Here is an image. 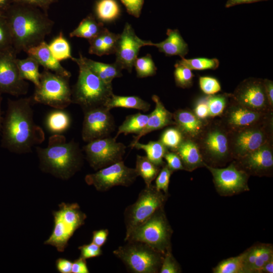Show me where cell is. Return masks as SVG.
Returning a JSON list of instances; mask_svg holds the SVG:
<instances>
[{
    "label": "cell",
    "mask_w": 273,
    "mask_h": 273,
    "mask_svg": "<svg viewBox=\"0 0 273 273\" xmlns=\"http://www.w3.org/2000/svg\"><path fill=\"white\" fill-rule=\"evenodd\" d=\"M125 7L127 12L135 18L141 14L144 0H120Z\"/></svg>",
    "instance_id": "obj_51"
},
{
    "label": "cell",
    "mask_w": 273,
    "mask_h": 273,
    "mask_svg": "<svg viewBox=\"0 0 273 273\" xmlns=\"http://www.w3.org/2000/svg\"><path fill=\"white\" fill-rule=\"evenodd\" d=\"M236 160L235 165L248 174L262 176L270 174L273 168L272 142Z\"/></svg>",
    "instance_id": "obj_20"
},
{
    "label": "cell",
    "mask_w": 273,
    "mask_h": 273,
    "mask_svg": "<svg viewBox=\"0 0 273 273\" xmlns=\"http://www.w3.org/2000/svg\"><path fill=\"white\" fill-rule=\"evenodd\" d=\"M105 107L84 111L81 136L85 142L110 136L115 130L114 118Z\"/></svg>",
    "instance_id": "obj_17"
},
{
    "label": "cell",
    "mask_w": 273,
    "mask_h": 273,
    "mask_svg": "<svg viewBox=\"0 0 273 273\" xmlns=\"http://www.w3.org/2000/svg\"><path fill=\"white\" fill-rule=\"evenodd\" d=\"M53 214V232L44 243L55 247L59 252H63L75 231L84 224L86 216L77 203H62L59 210Z\"/></svg>",
    "instance_id": "obj_9"
},
{
    "label": "cell",
    "mask_w": 273,
    "mask_h": 273,
    "mask_svg": "<svg viewBox=\"0 0 273 273\" xmlns=\"http://www.w3.org/2000/svg\"><path fill=\"white\" fill-rule=\"evenodd\" d=\"M32 97L9 100L1 129V146L17 154L30 152L45 139L43 129L34 122Z\"/></svg>",
    "instance_id": "obj_1"
},
{
    "label": "cell",
    "mask_w": 273,
    "mask_h": 273,
    "mask_svg": "<svg viewBox=\"0 0 273 273\" xmlns=\"http://www.w3.org/2000/svg\"><path fill=\"white\" fill-rule=\"evenodd\" d=\"M152 41L141 39L135 33L132 26L126 23L119 37L115 54L116 62L122 69L130 73L138 58L140 49L151 46Z\"/></svg>",
    "instance_id": "obj_18"
},
{
    "label": "cell",
    "mask_w": 273,
    "mask_h": 273,
    "mask_svg": "<svg viewBox=\"0 0 273 273\" xmlns=\"http://www.w3.org/2000/svg\"><path fill=\"white\" fill-rule=\"evenodd\" d=\"M152 100L155 104L154 110L149 114L147 123L139 134L134 136L133 140L129 146H132L144 135L153 131L162 129L171 125H175L173 118V113L169 112L164 106L159 97L154 95L152 97Z\"/></svg>",
    "instance_id": "obj_21"
},
{
    "label": "cell",
    "mask_w": 273,
    "mask_h": 273,
    "mask_svg": "<svg viewBox=\"0 0 273 273\" xmlns=\"http://www.w3.org/2000/svg\"><path fill=\"white\" fill-rule=\"evenodd\" d=\"M2 101V97H1V94H0V132H1L2 127V123H3V118L1 114V102Z\"/></svg>",
    "instance_id": "obj_61"
},
{
    "label": "cell",
    "mask_w": 273,
    "mask_h": 273,
    "mask_svg": "<svg viewBox=\"0 0 273 273\" xmlns=\"http://www.w3.org/2000/svg\"><path fill=\"white\" fill-rule=\"evenodd\" d=\"M133 67L135 68L136 76L144 78L152 76L156 74L157 68L150 54L141 58H137Z\"/></svg>",
    "instance_id": "obj_40"
},
{
    "label": "cell",
    "mask_w": 273,
    "mask_h": 273,
    "mask_svg": "<svg viewBox=\"0 0 273 273\" xmlns=\"http://www.w3.org/2000/svg\"><path fill=\"white\" fill-rule=\"evenodd\" d=\"M266 96L270 107L273 108V82L268 79H263Z\"/></svg>",
    "instance_id": "obj_57"
},
{
    "label": "cell",
    "mask_w": 273,
    "mask_h": 273,
    "mask_svg": "<svg viewBox=\"0 0 273 273\" xmlns=\"http://www.w3.org/2000/svg\"><path fill=\"white\" fill-rule=\"evenodd\" d=\"M229 135V131L219 120H210L195 141L204 161L216 164L233 159Z\"/></svg>",
    "instance_id": "obj_6"
},
{
    "label": "cell",
    "mask_w": 273,
    "mask_h": 273,
    "mask_svg": "<svg viewBox=\"0 0 273 273\" xmlns=\"http://www.w3.org/2000/svg\"><path fill=\"white\" fill-rule=\"evenodd\" d=\"M95 11L98 19L103 22L113 21L120 14V8L115 0H99Z\"/></svg>",
    "instance_id": "obj_34"
},
{
    "label": "cell",
    "mask_w": 273,
    "mask_h": 273,
    "mask_svg": "<svg viewBox=\"0 0 273 273\" xmlns=\"http://www.w3.org/2000/svg\"><path fill=\"white\" fill-rule=\"evenodd\" d=\"M133 148L138 150H143L146 153L148 158L160 167L165 163L163 161V157L168 150L159 140L151 141L147 144H142L138 142L131 148Z\"/></svg>",
    "instance_id": "obj_29"
},
{
    "label": "cell",
    "mask_w": 273,
    "mask_h": 273,
    "mask_svg": "<svg viewBox=\"0 0 273 273\" xmlns=\"http://www.w3.org/2000/svg\"><path fill=\"white\" fill-rule=\"evenodd\" d=\"M69 78L44 69L39 84L35 86L33 101L56 108L64 109L72 103Z\"/></svg>",
    "instance_id": "obj_8"
},
{
    "label": "cell",
    "mask_w": 273,
    "mask_h": 273,
    "mask_svg": "<svg viewBox=\"0 0 273 273\" xmlns=\"http://www.w3.org/2000/svg\"><path fill=\"white\" fill-rule=\"evenodd\" d=\"M101 33L93 38L88 40L89 43L88 53L89 54L98 56L106 55Z\"/></svg>",
    "instance_id": "obj_50"
},
{
    "label": "cell",
    "mask_w": 273,
    "mask_h": 273,
    "mask_svg": "<svg viewBox=\"0 0 273 273\" xmlns=\"http://www.w3.org/2000/svg\"><path fill=\"white\" fill-rule=\"evenodd\" d=\"M1 14V13H0Z\"/></svg>",
    "instance_id": "obj_62"
},
{
    "label": "cell",
    "mask_w": 273,
    "mask_h": 273,
    "mask_svg": "<svg viewBox=\"0 0 273 273\" xmlns=\"http://www.w3.org/2000/svg\"><path fill=\"white\" fill-rule=\"evenodd\" d=\"M149 117V114L138 113L126 117L122 123L118 127V131L114 138L117 139L119 135L130 133L139 134L145 127Z\"/></svg>",
    "instance_id": "obj_30"
},
{
    "label": "cell",
    "mask_w": 273,
    "mask_h": 273,
    "mask_svg": "<svg viewBox=\"0 0 273 273\" xmlns=\"http://www.w3.org/2000/svg\"><path fill=\"white\" fill-rule=\"evenodd\" d=\"M106 55L115 54L119 34H116L104 28L101 33Z\"/></svg>",
    "instance_id": "obj_46"
},
{
    "label": "cell",
    "mask_w": 273,
    "mask_h": 273,
    "mask_svg": "<svg viewBox=\"0 0 273 273\" xmlns=\"http://www.w3.org/2000/svg\"><path fill=\"white\" fill-rule=\"evenodd\" d=\"M13 49L0 53V94L15 96L27 93L28 84L20 76Z\"/></svg>",
    "instance_id": "obj_16"
},
{
    "label": "cell",
    "mask_w": 273,
    "mask_h": 273,
    "mask_svg": "<svg viewBox=\"0 0 273 273\" xmlns=\"http://www.w3.org/2000/svg\"><path fill=\"white\" fill-rule=\"evenodd\" d=\"M176 125L183 132L185 138L196 141L210 121L199 118L189 109H178L173 113Z\"/></svg>",
    "instance_id": "obj_22"
},
{
    "label": "cell",
    "mask_w": 273,
    "mask_h": 273,
    "mask_svg": "<svg viewBox=\"0 0 273 273\" xmlns=\"http://www.w3.org/2000/svg\"><path fill=\"white\" fill-rule=\"evenodd\" d=\"M173 171L170 169L166 163L162 167L156 177L155 187L158 191L168 195L170 178Z\"/></svg>",
    "instance_id": "obj_44"
},
{
    "label": "cell",
    "mask_w": 273,
    "mask_h": 273,
    "mask_svg": "<svg viewBox=\"0 0 273 273\" xmlns=\"http://www.w3.org/2000/svg\"><path fill=\"white\" fill-rule=\"evenodd\" d=\"M261 272L272 273L273 272V258L270 259L263 266Z\"/></svg>",
    "instance_id": "obj_60"
},
{
    "label": "cell",
    "mask_w": 273,
    "mask_h": 273,
    "mask_svg": "<svg viewBox=\"0 0 273 273\" xmlns=\"http://www.w3.org/2000/svg\"><path fill=\"white\" fill-rule=\"evenodd\" d=\"M13 49L11 31L4 15L0 14V53Z\"/></svg>",
    "instance_id": "obj_43"
},
{
    "label": "cell",
    "mask_w": 273,
    "mask_h": 273,
    "mask_svg": "<svg viewBox=\"0 0 273 273\" xmlns=\"http://www.w3.org/2000/svg\"><path fill=\"white\" fill-rule=\"evenodd\" d=\"M272 117L257 124L229 131L233 158L237 159L272 142Z\"/></svg>",
    "instance_id": "obj_11"
},
{
    "label": "cell",
    "mask_w": 273,
    "mask_h": 273,
    "mask_svg": "<svg viewBox=\"0 0 273 273\" xmlns=\"http://www.w3.org/2000/svg\"><path fill=\"white\" fill-rule=\"evenodd\" d=\"M87 66L104 82L112 84V80L122 76V68L116 63L106 64L96 61L83 56Z\"/></svg>",
    "instance_id": "obj_26"
},
{
    "label": "cell",
    "mask_w": 273,
    "mask_h": 273,
    "mask_svg": "<svg viewBox=\"0 0 273 273\" xmlns=\"http://www.w3.org/2000/svg\"><path fill=\"white\" fill-rule=\"evenodd\" d=\"M231 99L237 104L258 112L272 113L264 89L263 79L249 78L241 82Z\"/></svg>",
    "instance_id": "obj_14"
},
{
    "label": "cell",
    "mask_w": 273,
    "mask_h": 273,
    "mask_svg": "<svg viewBox=\"0 0 273 273\" xmlns=\"http://www.w3.org/2000/svg\"><path fill=\"white\" fill-rule=\"evenodd\" d=\"M40 167L44 172L63 179L72 176L83 164V155L79 145L67 142L61 134H54L48 146L36 147Z\"/></svg>",
    "instance_id": "obj_3"
},
{
    "label": "cell",
    "mask_w": 273,
    "mask_h": 273,
    "mask_svg": "<svg viewBox=\"0 0 273 273\" xmlns=\"http://www.w3.org/2000/svg\"><path fill=\"white\" fill-rule=\"evenodd\" d=\"M57 0H15V3L37 7L47 12L50 6Z\"/></svg>",
    "instance_id": "obj_53"
},
{
    "label": "cell",
    "mask_w": 273,
    "mask_h": 273,
    "mask_svg": "<svg viewBox=\"0 0 273 273\" xmlns=\"http://www.w3.org/2000/svg\"><path fill=\"white\" fill-rule=\"evenodd\" d=\"M4 15L11 31L13 49L16 54L26 52L44 41L54 24L47 12L23 4L14 3Z\"/></svg>",
    "instance_id": "obj_2"
},
{
    "label": "cell",
    "mask_w": 273,
    "mask_h": 273,
    "mask_svg": "<svg viewBox=\"0 0 273 273\" xmlns=\"http://www.w3.org/2000/svg\"><path fill=\"white\" fill-rule=\"evenodd\" d=\"M172 234V230L162 207L135 229L126 241H140L164 254L171 249Z\"/></svg>",
    "instance_id": "obj_10"
},
{
    "label": "cell",
    "mask_w": 273,
    "mask_h": 273,
    "mask_svg": "<svg viewBox=\"0 0 273 273\" xmlns=\"http://www.w3.org/2000/svg\"><path fill=\"white\" fill-rule=\"evenodd\" d=\"M163 158L166 162V165L173 172L184 170L181 160L176 152L168 150L164 154Z\"/></svg>",
    "instance_id": "obj_48"
},
{
    "label": "cell",
    "mask_w": 273,
    "mask_h": 273,
    "mask_svg": "<svg viewBox=\"0 0 273 273\" xmlns=\"http://www.w3.org/2000/svg\"><path fill=\"white\" fill-rule=\"evenodd\" d=\"M214 273H244L243 254L224 259L213 269Z\"/></svg>",
    "instance_id": "obj_38"
},
{
    "label": "cell",
    "mask_w": 273,
    "mask_h": 273,
    "mask_svg": "<svg viewBox=\"0 0 273 273\" xmlns=\"http://www.w3.org/2000/svg\"><path fill=\"white\" fill-rule=\"evenodd\" d=\"M167 194L157 190L152 184L146 186L139 194L136 201L128 206L124 212L126 241L138 226L150 218L157 210L163 207Z\"/></svg>",
    "instance_id": "obj_7"
},
{
    "label": "cell",
    "mask_w": 273,
    "mask_h": 273,
    "mask_svg": "<svg viewBox=\"0 0 273 273\" xmlns=\"http://www.w3.org/2000/svg\"><path fill=\"white\" fill-rule=\"evenodd\" d=\"M180 272V267L173 257L171 249H168L164 254L159 272L179 273Z\"/></svg>",
    "instance_id": "obj_45"
},
{
    "label": "cell",
    "mask_w": 273,
    "mask_h": 273,
    "mask_svg": "<svg viewBox=\"0 0 273 273\" xmlns=\"http://www.w3.org/2000/svg\"><path fill=\"white\" fill-rule=\"evenodd\" d=\"M185 139L181 130L174 125L163 131L159 141L168 150L175 152Z\"/></svg>",
    "instance_id": "obj_37"
},
{
    "label": "cell",
    "mask_w": 273,
    "mask_h": 273,
    "mask_svg": "<svg viewBox=\"0 0 273 273\" xmlns=\"http://www.w3.org/2000/svg\"><path fill=\"white\" fill-rule=\"evenodd\" d=\"M264 0H228L225 5L226 8L231 7L237 5L250 3Z\"/></svg>",
    "instance_id": "obj_59"
},
{
    "label": "cell",
    "mask_w": 273,
    "mask_h": 273,
    "mask_svg": "<svg viewBox=\"0 0 273 273\" xmlns=\"http://www.w3.org/2000/svg\"><path fill=\"white\" fill-rule=\"evenodd\" d=\"M69 115L62 109H57L50 113L46 120L48 129L54 134H61L70 126Z\"/></svg>",
    "instance_id": "obj_32"
},
{
    "label": "cell",
    "mask_w": 273,
    "mask_h": 273,
    "mask_svg": "<svg viewBox=\"0 0 273 273\" xmlns=\"http://www.w3.org/2000/svg\"><path fill=\"white\" fill-rule=\"evenodd\" d=\"M220 117V121L229 131H231L264 121L272 117V113H265L252 110L237 104L230 97Z\"/></svg>",
    "instance_id": "obj_19"
},
{
    "label": "cell",
    "mask_w": 273,
    "mask_h": 273,
    "mask_svg": "<svg viewBox=\"0 0 273 273\" xmlns=\"http://www.w3.org/2000/svg\"><path fill=\"white\" fill-rule=\"evenodd\" d=\"M205 166L211 173L215 188L219 194L231 196L248 191L249 174L232 163L225 168Z\"/></svg>",
    "instance_id": "obj_15"
},
{
    "label": "cell",
    "mask_w": 273,
    "mask_h": 273,
    "mask_svg": "<svg viewBox=\"0 0 273 273\" xmlns=\"http://www.w3.org/2000/svg\"><path fill=\"white\" fill-rule=\"evenodd\" d=\"M135 169L138 176H140L143 179L146 186H149L157 176L160 167L151 161L147 156L138 155Z\"/></svg>",
    "instance_id": "obj_33"
},
{
    "label": "cell",
    "mask_w": 273,
    "mask_h": 273,
    "mask_svg": "<svg viewBox=\"0 0 273 273\" xmlns=\"http://www.w3.org/2000/svg\"><path fill=\"white\" fill-rule=\"evenodd\" d=\"M209 119L220 116L225 110L230 99V94H222L206 97Z\"/></svg>",
    "instance_id": "obj_36"
},
{
    "label": "cell",
    "mask_w": 273,
    "mask_h": 273,
    "mask_svg": "<svg viewBox=\"0 0 273 273\" xmlns=\"http://www.w3.org/2000/svg\"><path fill=\"white\" fill-rule=\"evenodd\" d=\"M88 269L85 259L80 257L72 262V273H88Z\"/></svg>",
    "instance_id": "obj_55"
},
{
    "label": "cell",
    "mask_w": 273,
    "mask_h": 273,
    "mask_svg": "<svg viewBox=\"0 0 273 273\" xmlns=\"http://www.w3.org/2000/svg\"><path fill=\"white\" fill-rule=\"evenodd\" d=\"M201 89L207 95L216 94L221 90L219 81L215 78L209 76H201L199 78Z\"/></svg>",
    "instance_id": "obj_47"
},
{
    "label": "cell",
    "mask_w": 273,
    "mask_h": 273,
    "mask_svg": "<svg viewBox=\"0 0 273 273\" xmlns=\"http://www.w3.org/2000/svg\"><path fill=\"white\" fill-rule=\"evenodd\" d=\"M109 235L107 229H101L93 232L92 242L96 245L101 247L106 242Z\"/></svg>",
    "instance_id": "obj_54"
},
{
    "label": "cell",
    "mask_w": 273,
    "mask_h": 273,
    "mask_svg": "<svg viewBox=\"0 0 273 273\" xmlns=\"http://www.w3.org/2000/svg\"><path fill=\"white\" fill-rule=\"evenodd\" d=\"M26 53L28 56L36 60L44 69L69 78L71 77V73L53 56L45 41L30 48Z\"/></svg>",
    "instance_id": "obj_23"
},
{
    "label": "cell",
    "mask_w": 273,
    "mask_h": 273,
    "mask_svg": "<svg viewBox=\"0 0 273 273\" xmlns=\"http://www.w3.org/2000/svg\"><path fill=\"white\" fill-rule=\"evenodd\" d=\"M193 111L199 118L206 121L210 120L206 97L201 98L196 101Z\"/></svg>",
    "instance_id": "obj_52"
},
{
    "label": "cell",
    "mask_w": 273,
    "mask_h": 273,
    "mask_svg": "<svg viewBox=\"0 0 273 273\" xmlns=\"http://www.w3.org/2000/svg\"><path fill=\"white\" fill-rule=\"evenodd\" d=\"M167 37L163 41L152 42L151 46L157 48L159 51L165 55L179 56L184 58L189 51L188 46L177 29H167Z\"/></svg>",
    "instance_id": "obj_24"
},
{
    "label": "cell",
    "mask_w": 273,
    "mask_h": 273,
    "mask_svg": "<svg viewBox=\"0 0 273 273\" xmlns=\"http://www.w3.org/2000/svg\"><path fill=\"white\" fill-rule=\"evenodd\" d=\"M137 177L135 168L126 166L122 160L86 175L85 180L88 185L94 186L97 191L105 192L115 186L128 187Z\"/></svg>",
    "instance_id": "obj_13"
},
{
    "label": "cell",
    "mask_w": 273,
    "mask_h": 273,
    "mask_svg": "<svg viewBox=\"0 0 273 273\" xmlns=\"http://www.w3.org/2000/svg\"><path fill=\"white\" fill-rule=\"evenodd\" d=\"M191 70H202L215 69L218 68L219 62L216 58H197L187 59L185 58L177 62Z\"/></svg>",
    "instance_id": "obj_39"
},
{
    "label": "cell",
    "mask_w": 273,
    "mask_h": 273,
    "mask_svg": "<svg viewBox=\"0 0 273 273\" xmlns=\"http://www.w3.org/2000/svg\"><path fill=\"white\" fill-rule=\"evenodd\" d=\"M174 71L176 85L181 88H188L192 86L194 76L192 70L176 62Z\"/></svg>",
    "instance_id": "obj_41"
},
{
    "label": "cell",
    "mask_w": 273,
    "mask_h": 273,
    "mask_svg": "<svg viewBox=\"0 0 273 273\" xmlns=\"http://www.w3.org/2000/svg\"><path fill=\"white\" fill-rule=\"evenodd\" d=\"M80 251V256L84 259H89L100 256L102 251L101 247L93 242L80 246L78 247Z\"/></svg>",
    "instance_id": "obj_49"
},
{
    "label": "cell",
    "mask_w": 273,
    "mask_h": 273,
    "mask_svg": "<svg viewBox=\"0 0 273 273\" xmlns=\"http://www.w3.org/2000/svg\"><path fill=\"white\" fill-rule=\"evenodd\" d=\"M175 152L180 157L184 170L191 171L204 166L205 162L195 141L186 138Z\"/></svg>",
    "instance_id": "obj_25"
},
{
    "label": "cell",
    "mask_w": 273,
    "mask_h": 273,
    "mask_svg": "<svg viewBox=\"0 0 273 273\" xmlns=\"http://www.w3.org/2000/svg\"><path fill=\"white\" fill-rule=\"evenodd\" d=\"M57 270L61 273H71L72 262L64 258H59L56 261Z\"/></svg>",
    "instance_id": "obj_56"
},
{
    "label": "cell",
    "mask_w": 273,
    "mask_h": 273,
    "mask_svg": "<svg viewBox=\"0 0 273 273\" xmlns=\"http://www.w3.org/2000/svg\"><path fill=\"white\" fill-rule=\"evenodd\" d=\"M14 3L15 0H0V13L4 15Z\"/></svg>",
    "instance_id": "obj_58"
},
{
    "label": "cell",
    "mask_w": 273,
    "mask_h": 273,
    "mask_svg": "<svg viewBox=\"0 0 273 273\" xmlns=\"http://www.w3.org/2000/svg\"><path fill=\"white\" fill-rule=\"evenodd\" d=\"M150 107V103L139 97L118 96L114 94L105 105V107L110 110L114 108L121 107L137 109L143 112L149 111Z\"/></svg>",
    "instance_id": "obj_27"
},
{
    "label": "cell",
    "mask_w": 273,
    "mask_h": 273,
    "mask_svg": "<svg viewBox=\"0 0 273 273\" xmlns=\"http://www.w3.org/2000/svg\"><path fill=\"white\" fill-rule=\"evenodd\" d=\"M104 28L102 22L97 21L93 15H89L82 19L77 27L70 33L69 36L88 40L99 34Z\"/></svg>",
    "instance_id": "obj_28"
},
{
    "label": "cell",
    "mask_w": 273,
    "mask_h": 273,
    "mask_svg": "<svg viewBox=\"0 0 273 273\" xmlns=\"http://www.w3.org/2000/svg\"><path fill=\"white\" fill-rule=\"evenodd\" d=\"M78 65L77 80L72 90V103L79 105L83 111L105 107L113 94L112 84L104 82L85 64L83 56L71 59Z\"/></svg>",
    "instance_id": "obj_4"
},
{
    "label": "cell",
    "mask_w": 273,
    "mask_h": 273,
    "mask_svg": "<svg viewBox=\"0 0 273 273\" xmlns=\"http://www.w3.org/2000/svg\"><path fill=\"white\" fill-rule=\"evenodd\" d=\"M113 251V254L134 273L159 272L163 253L138 241H127Z\"/></svg>",
    "instance_id": "obj_5"
},
{
    "label": "cell",
    "mask_w": 273,
    "mask_h": 273,
    "mask_svg": "<svg viewBox=\"0 0 273 273\" xmlns=\"http://www.w3.org/2000/svg\"><path fill=\"white\" fill-rule=\"evenodd\" d=\"M126 147L110 136L93 140L83 147L86 159L95 170L122 160Z\"/></svg>",
    "instance_id": "obj_12"
},
{
    "label": "cell",
    "mask_w": 273,
    "mask_h": 273,
    "mask_svg": "<svg viewBox=\"0 0 273 273\" xmlns=\"http://www.w3.org/2000/svg\"><path fill=\"white\" fill-rule=\"evenodd\" d=\"M273 258V250L270 245H259V251L251 273H260L264 265Z\"/></svg>",
    "instance_id": "obj_42"
},
{
    "label": "cell",
    "mask_w": 273,
    "mask_h": 273,
    "mask_svg": "<svg viewBox=\"0 0 273 273\" xmlns=\"http://www.w3.org/2000/svg\"><path fill=\"white\" fill-rule=\"evenodd\" d=\"M19 74L22 79L31 81L35 86L39 83L40 73L39 71V64L34 58L28 57L16 60Z\"/></svg>",
    "instance_id": "obj_31"
},
{
    "label": "cell",
    "mask_w": 273,
    "mask_h": 273,
    "mask_svg": "<svg viewBox=\"0 0 273 273\" xmlns=\"http://www.w3.org/2000/svg\"><path fill=\"white\" fill-rule=\"evenodd\" d=\"M48 47L53 56L59 62L72 58L70 44L62 32L52 40Z\"/></svg>",
    "instance_id": "obj_35"
}]
</instances>
